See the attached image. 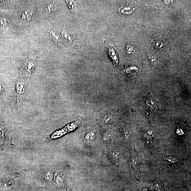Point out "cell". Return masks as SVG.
Returning a JSON list of instances; mask_svg holds the SVG:
<instances>
[{
	"instance_id": "obj_1",
	"label": "cell",
	"mask_w": 191,
	"mask_h": 191,
	"mask_svg": "<svg viewBox=\"0 0 191 191\" xmlns=\"http://www.w3.org/2000/svg\"><path fill=\"white\" fill-rule=\"evenodd\" d=\"M26 85L23 80H19L16 83L15 87V104L19 106L25 100L26 95Z\"/></svg>"
},
{
	"instance_id": "obj_2",
	"label": "cell",
	"mask_w": 191,
	"mask_h": 191,
	"mask_svg": "<svg viewBox=\"0 0 191 191\" xmlns=\"http://www.w3.org/2000/svg\"><path fill=\"white\" fill-rule=\"evenodd\" d=\"M162 104L149 96L145 102V109L148 113L151 114H157L163 109L164 106Z\"/></svg>"
},
{
	"instance_id": "obj_3",
	"label": "cell",
	"mask_w": 191,
	"mask_h": 191,
	"mask_svg": "<svg viewBox=\"0 0 191 191\" xmlns=\"http://www.w3.org/2000/svg\"><path fill=\"white\" fill-rule=\"evenodd\" d=\"M34 63L33 60L30 58L25 60L22 66V72L25 76L30 77L34 70Z\"/></svg>"
},
{
	"instance_id": "obj_4",
	"label": "cell",
	"mask_w": 191,
	"mask_h": 191,
	"mask_svg": "<svg viewBox=\"0 0 191 191\" xmlns=\"http://www.w3.org/2000/svg\"><path fill=\"white\" fill-rule=\"evenodd\" d=\"M13 181L12 179L4 180L0 182V191H6L13 186Z\"/></svg>"
},
{
	"instance_id": "obj_5",
	"label": "cell",
	"mask_w": 191,
	"mask_h": 191,
	"mask_svg": "<svg viewBox=\"0 0 191 191\" xmlns=\"http://www.w3.org/2000/svg\"><path fill=\"white\" fill-rule=\"evenodd\" d=\"M42 175L44 179L48 181H51L53 178V174L49 169H45L43 171Z\"/></svg>"
},
{
	"instance_id": "obj_6",
	"label": "cell",
	"mask_w": 191,
	"mask_h": 191,
	"mask_svg": "<svg viewBox=\"0 0 191 191\" xmlns=\"http://www.w3.org/2000/svg\"><path fill=\"white\" fill-rule=\"evenodd\" d=\"M33 12L32 9H28L25 10L22 15V19L30 20L33 16Z\"/></svg>"
},
{
	"instance_id": "obj_7",
	"label": "cell",
	"mask_w": 191,
	"mask_h": 191,
	"mask_svg": "<svg viewBox=\"0 0 191 191\" xmlns=\"http://www.w3.org/2000/svg\"><path fill=\"white\" fill-rule=\"evenodd\" d=\"M50 37L52 38V39L55 41L56 43L60 44L61 42V39L59 37V36L56 34L54 32L51 31L49 33Z\"/></svg>"
},
{
	"instance_id": "obj_8",
	"label": "cell",
	"mask_w": 191,
	"mask_h": 191,
	"mask_svg": "<svg viewBox=\"0 0 191 191\" xmlns=\"http://www.w3.org/2000/svg\"><path fill=\"white\" fill-rule=\"evenodd\" d=\"M55 181L56 184L58 186H61L63 183V179L61 174L58 173L56 175L55 178Z\"/></svg>"
},
{
	"instance_id": "obj_9",
	"label": "cell",
	"mask_w": 191,
	"mask_h": 191,
	"mask_svg": "<svg viewBox=\"0 0 191 191\" xmlns=\"http://www.w3.org/2000/svg\"><path fill=\"white\" fill-rule=\"evenodd\" d=\"M62 37L68 42H72V38L71 36L69 34L68 32L66 31H63L62 32Z\"/></svg>"
},
{
	"instance_id": "obj_10",
	"label": "cell",
	"mask_w": 191,
	"mask_h": 191,
	"mask_svg": "<svg viewBox=\"0 0 191 191\" xmlns=\"http://www.w3.org/2000/svg\"><path fill=\"white\" fill-rule=\"evenodd\" d=\"M56 9L55 5L52 3H50L48 4L46 7L47 12L49 13H52L55 11Z\"/></svg>"
},
{
	"instance_id": "obj_11",
	"label": "cell",
	"mask_w": 191,
	"mask_h": 191,
	"mask_svg": "<svg viewBox=\"0 0 191 191\" xmlns=\"http://www.w3.org/2000/svg\"><path fill=\"white\" fill-rule=\"evenodd\" d=\"M109 52L110 54L111 55V56L113 59L114 61L116 63H118V60L117 59V56L115 55V51L113 49H111L109 50Z\"/></svg>"
},
{
	"instance_id": "obj_12",
	"label": "cell",
	"mask_w": 191,
	"mask_h": 191,
	"mask_svg": "<svg viewBox=\"0 0 191 191\" xmlns=\"http://www.w3.org/2000/svg\"><path fill=\"white\" fill-rule=\"evenodd\" d=\"M94 134L93 132H90L86 134L85 137V139L87 141H90L93 139Z\"/></svg>"
},
{
	"instance_id": "obj_13",
	"label": "cell",
	"mask_w": 191,
	"mask_h": 191,
	"mask_svg": "<svg viewBox=\"0 0 191 191\" xmlns=\"http://www.w3.org/2000/svg\"><path fill=\"white\" fill-rule=\"evenodd\" d=\"M111 155L113 159L115 160L118 161L119 160L120 158L119 154L117 151H113L111 154Z\"/></svg>"
},
{
	"instance_id": "obj_14",
	"label": "cell",
	"mask_w": 191,
	"mask_h": 191,
	"mask_svg": "<svg viewBox=\"0 0 191 191\" xmlns=\"http://www.w3.org/2000/svg\"><path fill=\"white\" fill-rule=\"evenodd\" d=\"M165 160L170 163H175L177 161V160L176 157L173 156H169L165 158Z\"/></svg>"
},
{
	"instance_id": "obj_15",
	"label": "cell",
	"mask_w": 191,
	"mask_h": 191,
	"mask_svg": "<svg viewBox=\"0 0 191 191\" xmlns=\"http://www.w3.org/2000/svg\"><path fill=\"white\" fill-rule=\"evenodd\" d=\"M155 186L156 189L157 191H162L163 190L162 185L159 182H155Z\"/></svg>"
},
{
	"instance_id": "obj_16",
	"label": "cell",
	"mask_w": 191,
	"mask_h": 191,
	"mask_svg": "<svg viewBox=\"0 0 191 191\" xmlns=\"http://www.w3.org/2000/svg\"><path fill=\"white\" fill-rule=\"evenodd\" d=\"M66 2L70 9H73L75 6L74 2L73 1H67Z\"/></svg>"
},
{
	"instance_id": "obj_17",
	"label": "cell",
	"mask_w": 191,
	"mask_h": 191,
	"mask_svg": "<svg viewBox=\"0 0 191 191\" xmlns=\"http://www.w3.org/2000/svg\"><path fill=\"white\" fill-rule=\"evenodd\" d=\"M132 12L131 9L130 8H124L122 9V12L123 13H129Z\"/></svg>"
},
{
	"instance_id": "obj_18",
	"label": "cell",
	"mask_w": 191,
	"mask_h": 191,
	"mask_svg": "<svg viewBox=\"0 0 191 191\" xmlns=\"http://www.w3.org/2000/svg\"><path fill=\"white\" fill-rule=\"evenodd\" d=\"M8 24V21L6 19H3L0 20V24L2 25L5 26Z\"/></svg>"
},
{
	"instance_id": "obj_19",
	"label": "cell",
	"mask_w": 191,
	"mask_h": 191,
	"mask_svg": "<svg viewBox=\"0 0 191 191\" xmlns=\"http://www.w3.org/2000/svg\"><path fill=\"white\" fill-rule=\"evenodd\" d=\"M132 48L131 46H127V51L128 52H131L132 50Z\"/></svg>"
},
{
	"instance_id": "obj_20",
	"label": "cell",
	"mask_w": 191,
	"mask_h": 191,
	"mask_svg": "<svg viewBox=\"0 0 191 191\" xmlns=\"http://www.w3.org/2000/svg\"><path fill=\"white\" fill-rule=\"evenodd\" d=\"M3 90V88L1 85H0V94L2 93Z\"/></svg>"
},
{
	"instance_id": "obj_21",
	"label": "cell",
	"mask_w": 191,
	"mask_h": 191,
	"mask_svg": "<svg viewBox=\"0 0 191 191\" xmlns=\"http://www.w3.org/2000/svg\"><path fill=\"white\" fill-rule=\"evenodd\" d=\"M142 191H149V190L147 188H144L142 189Z\"/></svg>"
},
{
	"instance_id": "obj_22",
	"label": "cell",
	"mask_w": 191,
	"mask_h": 191,
	"mask_svg": "<svg viewBox=\"0 0 191 191\" xmlns=\"http://www.w3.org/2000/svg\"><path fill=\"white\" fill-rule=\"evenodd\" d=\"M124 191H131L129 189H125V190H124Z\"/></svg>"
},
{
	"instance_id": "obj_23",
	"label": "cell",
	"mask_w": 191,
	"mask_h": 191,
	"mask_svg": "<svg viewBox=\"0 0 191 191\" xmlns=\"http://www.w3.org/2000/svg\"><path fill=\"white\" fill-rule=\"evenodd\" d=\"M1 33H0V36H1Z\"/></svg>"
},
{
	"instance_id": "obj_24",
	"label": "cell",
	"mask_w": 191,
	"mask_h": 191,
	"mask_svg": "<svg viewBox=\"0 0 191 191\" xmlns=\"http://www.w3.org/2000/svg\"></svg>"
}]
</instances>
